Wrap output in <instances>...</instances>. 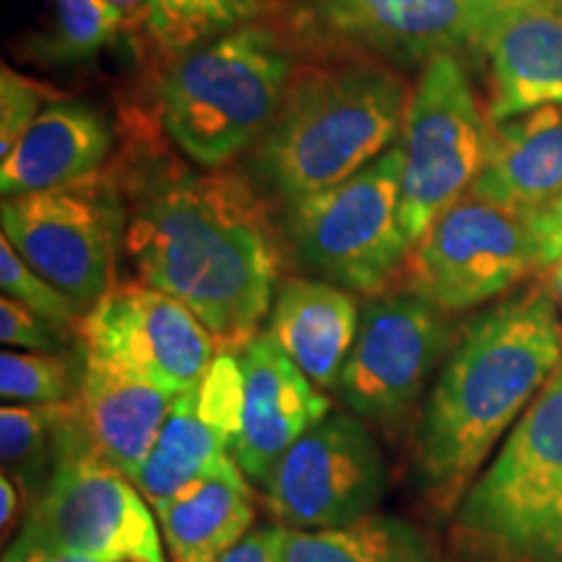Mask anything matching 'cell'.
<instances>
[{
  "instance_id": "18",
  "label": "cell",
  "mask_w": 562,
  "mask_h": 562,
  "mask_svg": "<svg viewBox=\"0 0 562 562\" xmlns=\"http://www.w3.org/2000/svg\"><path fill=\"white\" fill-rule=\"evenodd\" d=\"M474 199L529 216L562 195V104L492 123Z\"/></svg>"
},
{
  "instance_id": "22",
  "label": "cell",
  "mask_w": 562,
  "mask_h": 562,
  "mask_svg": "<svg viewBox=\"0 0 562 562\" xmlns=\"http://www.w3.org/2000/svg\"><path fill=\"white\" fill-rule=\"evenodd\" d=\"M271 554L273 562H451L419 526L385 513L321 531L273 526Z\"/></svg>"
},
{
  "instance_id": "30",
  "label": "cell",
  "mask_w": 562,
  "mask_h": 562,
  "mask_svg": "<svg viewBox=\"0 0 562 562\" xmlns=\"http://www.w3.org/2000/svg\"><path fill=\"white\" fill-rule=\"evenodd\" d=\"M68 334L55 328L40 313L21 305L19 300H0V339L5 347H26L32 351H53Z\"/></svg>"
},
{
  "instance_id": "31",
  "label": "cell",
  "mask_w": 562,
  "mask_h": 562,
  "mask_svg": "<svg viewBox=\"0 0 562 562\" xmlns=\"http://www.w3.org/2000/svg\"><path fill=\"white\" fill-rule=\"evenodd\" d=\"M529 227L537 243L539 271H542L562 256V195L529 214Z\"/></svg>"
},
{
  "instance_id": "20",
  "label": "cell",
  "mask_w": 562,
  "mask_h": 562,
  "mask_svg": "<svg viewBox=\"0 0 562 562\" xmlns=\"http://www.w3.org/2000/svg\"><path fill=\"white\" fill-rule=\"evenodd\" d=\"M360 331V307L341 286L286 279L273 300L269 334L318 389H334Z\"/></svg>"
},
{
  "instance_id": "24",
  "label": "cell",
  "mask_w": 562,
  "mask_h": 562,
  "mask_svg": "<svg viewBox=\"0 0 562 562\" xmlns=\"http://www.w3.org/2000/svg\"><path fill=\"white\" fill-rule=\"evenodd\" d=\"M261 11V0H149V30L172 55H186Z\"/></svg>"
},
{
  "instance_id": "14",
  "label": "cell",
  "mask_w": 562,
  "mask_h": 562,
  "mask_svg": "<svg viewBox=\"0 0 562 562\" xmlns=\"http://www.w3.org/2000/svg\"><path fill=\"white\" fill-rule=\"evenodd\" d=\"M235 355L245 381L235 461L250 482L266 487L294 442L331 414V402L269 334H258Z\"/></svg>"
},
{
  "instance_id": "34",
  "label": "cell",
  "mask_w": 562,
  "mask_h": 562,
  "mask_svg": "<svg viewBox=\"0 0 562 562\" xmlns=\"http://www.w3.org/2000/svg\"><path fill=\"white\" fill-rule=\"evenodd\" d=\"M19 505H21L19 482L13 480L11 474L3 472V480H0V526H3L5 539H9V529L19 516Z\"/></svg>"
},
{
  "instance_id": "10",
  "label": "cell",
  "mask_w": 562,
  "mask_h": 562,
  "mask_svg": "<svg viewBox=\"0 0 562 562\" xmlns=\"http://www.w3.org/2000/svg\"><path fill=\"white\" fill-rule=\"evenodd\" d=\"M157 526L136 482L83 451L58 463L16 537L102 562H167Z\"/></svg>"
},
{
  "instance_id": "35",
  "label": "cell",
  "mask_w": 562,
  "mask_h": 562,
  "mask_svg": "<svg viewBox=\"0 0 562 562\" xmlns=\"http://www.w3.org/2000/svg\"><path fill=\"white\" fill-rule=\"evenodd\" d=\"M108 3L123 16L125 30L149 26V0H108Z\"/></svg>"
},
{
  "instance_id": "2",
  "label": "cell",
  "mask_w": 562,
  "mask_h": 562,
  "mask_svg": "<svg viewBox=\"0 0 562 562\" xmlns=\"http://www.w3.org/2000/svg\"><path fill=\"white\" fill-rule=\"evenodd\" d=\"M562 362V321L542 286L469 323L440 364L414 430V476L435 508L461 497Z\"/></svg>"
},
{
  "instance_id": "12",
  "label": "cell",
  "mask_w": 562,
  "mask_h": 562,
  "mask_svg": "<svg viewBox=\"0 0 562 562\" xmlns=\"http://www.w3.org/2000/svg\"><path fill=\"white\" fill-rule=\"evenodd\" d=\"M456 341L446 313L419 294H389L370 302L341 372L344 404L357 417L393 430L419 402Z\"/></svg>"
},
{
  "instance_id": "15",
  "label": "cell",
  "mask_w": 562,
  "mask_h": 562,
  "mask_svg": "<svg viewBox=\"0 0 562 562\" xmlns=\"http://www.w3.org/2000/svg\"><path fill=\"white\" fill-rule=\"evenodd\" d=\"M476 50L490 63V123L562 104V0H497Z\"/></svg>"
},
{
  "instance_id": "6",
  "label": "cell",
  "mask_w": 562,
  "mask_h": 562,
  "mask_svg": "<svg viewBox=\"0 0 562 562\" xmlns=\"http://www.w3.org/2000/svg\"><path fill=\"white\" fill-rule=\"evenodd\" d=\"M404 149L393 146L355 178L292 201L290 237L313 271L355 292H381L412 243L398 222Z\"/></svg>"
},
{
  "instance_id": "28",
  "label": "cell",
  "mask_w": 562,
  "mask_h": 562,
  "mask_svg": "<svg viewBox=\"0 0 562 562\" xmlns=\"http://www.w3.org/2000/svg\"><path fill=\"white\" fill-rule=\"evenodd\" d=\"M0 286H3L5 297L19 300L21 305L40 313L63 334H70L74 326H79L81 313L74 305V300L63 294L58 286H53L45 277H40L5 237L0 240Z\"/></svg>"
},
{
  "instance_id": "3",
  "label": "cell",
  "mask_w": 562,
  "mask_h": 562,
  "mask_svg": "<svg viewBox=\"0 0 562 562\" xmlns=\"http://www.w3.org/2000/svg\"><path fill=\"white\" fill-rule=\"evenodd\" d=\"M406 87L383 68H323L300 76L258 146V170L300 201L355 178L396 138Z\"/></svg>"
},
{
  "instance_id": "8",
  "label": "cell",
  "mask_w": 562,
  "mask_h": 562,
  "mask_svg": "<svg viewBox=\"0 0 562 562\" xmlns=\"http://www.w3.org/2000/svg\"><path fill=\"white\" fill-rule=\"evenodd\" d=\"M128 209L108 175L3 199V237L40 277L74 300L81 315L115 284V250Z\"/></svg>"
},
{
  "instance_id": "27",
  "label": "cell",
  "mask_w": 562,
  "mask_h": 562,
  "mask_svg": "<svg viewBox=\"0 0 562 562\" xmlns=\"http://www.w3.org/2000/svg\"><path fill=\"white\" fill-rule=\"evenodd\" d=\"M125 30V21L108 0H55L53 55L83 58L100 53Z\"/></svg>"
},
{
  "instance_id": "33",
  "label": "cell",
  "mask_w": 562,
  "mask_h": 562,
  "mask_svg": "<svg viewBox=\"0 0 562 562\" xmlns=\"http://www.w3.org/2000/svg\"><path fill=\"white\" fill-rule=\"evenodd\" d=\"M216 562H273L271 554V529L250 531L235 550H229Z\"/></svg>"
},
{
  "instance_id": "32",
  "label": "cell",
  "mask_w": 562,
  "mask_h": 562,
  "mask_svg": "<svg viewBox=\"0 0 562 562\" xmlns=\"http://www.w3.org/2000/svg\"><path fill=\"white\" fill-rule=\"evenodd\" d=\"M3 562H102L87 554L76 552H60V550H47V547L26 542L24 537H13V542L3 554Z\"/></svg>"
},
{
  "instance_id": "5",
  "label": "cell",
  "mask_w": 562,
  "mask_h": 562,
  "mask_svg": "<svg viewBox=\"0 0 562 562\" xmlns=\"http://www.w3.org/2000/svg\"><path fill=\"white\" fill-rule=\"evenodd\" d=\"M482 562H562V362L456 508Z\"/></svg>"
},
{
  "instance_id": "19",
  "label": "cell",
  "mask_w": 562,
  "mask_h": 562,
  "mask_svg": "<svg viewBox=\"0 0 562 562\" xmlns=\"http://www.w3.org/2000/svg\"><path fill=\"white\" fill-rule=\"evenodd\" d=\"M112 131L89 104L50 102L0 165V193L13 195L74 186L102 170Z\"/></svg>"
},
{
  "instance_id": "4",
  "label": "cell",
  "mask_w": 562,
  "mask_h": 562,
  "mask_svg": "<svg viewBox=\"0 0 562 562\" xmlns=\"http://www.w3.org/2000/svg\"><path fill=\"white\" fill-rule=\"evenodd\" d=\"M292 60L263 26H240L203 42L159 87L167 136L206 170H220L271 128L286 97Z\"/></svg>"
},
{
  "instance_id": "7",
  "label": "cell",
  "mask_w": 562,
  "mask_h": 562,
  "mask_svg": "<svg viewBox=\"0 0 562 562\" xmlns=\"http://www.w3.org/2000/svg\"><path fill=\"white\" fill-rule=\"evenodd\" d=\"M487 121L461 60L448 53L427 60L406 108L402 146L398 222L412 248L474 186L487 157Z\"/></svg>"
},
{
  "instance_id": "1",
  "label": "cell",
  "mask_w": 562,
  "mask_h": 562,
  "mask_svg": "<svg viewBox=\"0 0 562 562\" xmlns=\"http://www.w3.org/2000/svg\"><path fill=\"white\" fill-rule=\"evenodd\" d=\"M125 250L140 281L191 307L220 351H240L271 313L279 245L237 175L167 165L133 178Z\"/></svg>"
},
{
  "instance_id": "9",
  "label": "cell",
  "mask_w": 562,
  "mask_h": 562,
  "mask_svg": "<svg viewBox=\"0 0 562 562\" xmlns=\"http://www.w3.org/2000/svg\"><path fill=\"white\" fill-rule=\"evenodd\" d=\"M404 271L409 292L442 313L472 311L539 271L529 216L467 193L414 245Z\"/></svg>"
},
{
  "instance_id": "16",
  "label": "cell",
  "mask_w": 562,
  "mask_h": 562,
  "mask_svg": "<svg viewBox=\"0 0 562 562\" xmlns=\"http://www.w3.org/2000/svg\"><path fill=\"white\" fill-rule=\"evenodd\" d=\"M76 412L91 453L125 476H136L151 453L175 393L138 372L83 351Z\"/></svg>"
},
{
  "instance_id": "11",
  "label": "cell",
  "mask_w": 562,
  "mask_h": 562,
  "mask_svg": "<svg viewBox=\"0 0 562 562\" xmlns=\"http://www.w3.org/2000/svg\"><path fill=\"white\" fill-rule=\"evenodd\" d=\"M389 487L383 451L360 417L336 412L290 448L263 487L284 529L321 531L375 513Z\"/></svg>"
},
{
  "instance_id": "17",
  "label": "cell",
  "mask_w": 562,
  "mask_h": 562,
  "mask_svg": "<svg viewBox=\"0 0 562 562\" xmlns=\"http://www.w3.org/2000/svg\"><path fill=\"white\" fill-rule=\"evenodd\" d=\"M497 0H323L341 34L404 58L476 50Z\"/></svg>"
},
{
  "instance_id": "21",
  "label": "cell",
  "mask_w": 562,
  "mask_h": 562,
  "mask_svg": "<svg viewBox=\"0 0 562 562\" xmlns=\"http://www.w3.org/2000/svg\"><path fill=\"white\" fill-rule=\"evenodd\" d=\"M172 562H216L248 537L256 503L243 472L209 476L154 505Z\"/></svg>"
},
{
  "instance_id": "25",
  "label": "cell",
  "mask_w": 562,
  "mask_h": 562,
  "mask_svg": "<svg viewBox=\"0 0 562 562\" xmlns=\"http://www.w3.org/2000/svg\"><path fill=\"white\" fill-rule=\"evenodd\" d=\"M79 381L66 357L53 351H13L0 355V396L11 404H63L76 398Z\"/></svg>"
},
{
  "instance_id": "36",
  "label": "cell",
  "mask_w": 562,
  "mask_h": 562,
  "mask_svg": "<svg viewBox=\"0 0 562 562\" xmlns=\"http://www.w3.org/2000/svg\"><path fill=\"white\" fill-rule=\"evenodd\" d=\"M542 292L552 300V305L562 313V256L558 261L542 269V281H539Z\"/></svg>"
},
{
  "instance_id": "13",
  "label": "cell",
  "mask_w": 562,
  "mask_h": 562,
  "mask_svg": "<svg viewBox=\"0 0 562 562\" xmlns=\"http://www.w3.org/2000/svg\"><path fill=\"white\" fill-rule=\"evenodd\" d=\"M83 351L172 391H193L220 355L214 336L188 305L149 284L123 281L81 315Z\"/></svg>"
},
{
  "instance_id": "26",
  "label": "cell",
  "mask_w": 562,
  "mask_h": 562,
  "mask_svg": "<svg viewBox=\"0 0 562 562\" xmlns=\"http://www.w3.org/2000/svg\"><path fill=\"white\" fill-rule=\"evenodd\" d=\"M195 406L203 422L220 435V440L235 456L237 438H240L243 427V396L245 381L243 368L235 351H220L214 362L209 364L206 375L193 389Z\"/></svg>"
},
{
  "instance_id": "29",
  "label": "cell",
  "mask_w": 562,
  "mask_h": 562,
  "mask_svg": "<svg viewBox=\"0 0 562 562\" xmlns=\"http://www.w3.org/2000/svg\"><path fill=\"white\" fill-rule=\"evenodd\" d=\"M47 91L9 66L0 68V161L16 149L40 117Z\"/></svg>"
},
{
  "instance_id": "23",
  "label": "cell",
  "mask_w": 562,
  "mask_h": 562,
  "mask_svg": "<svg viewBox=\"0 0 562 562\" xmlns=\"http://www.w3.org/2000/svg\"><path fill=\"white\" fill-rule=\"evenodd\" d=\"M237 472H243L240 463L203 422L195 393L186 391L175 396L165 427L133 482L146 501L157 505L209 476Z\"/></svg>"
}]
</instances>
